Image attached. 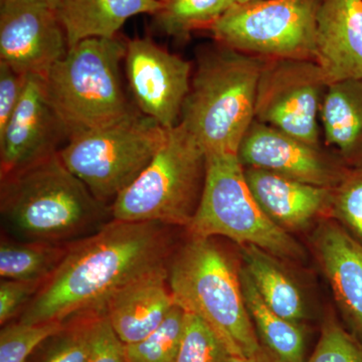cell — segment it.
I'll use <instances>...</instances> for the list:
<instances>
[{
  "instance_id": "1",
  "label": "cell",
  "mask_w": 362,
  "mask_h": 362,
  "mask_svg": "<svg viewBox=\"0 0 362 362\" xmlns=\"http://www.w3.org/2000/svg\"><path fill=\"white\" fill-rule=\"evenodd\" d=\"M173 228L111 220L73 243L18 321L63 323L80 314L104 312L109 300L125 286L168 267L175 251Z\"/></svg>"
},
{
  "instance_id": "2",
  "label": "cell",
  "mask_w": 362,
  "mask_h": 362,
  "mask_svg": "<svg viewBox=\"0 0 362 362\" xmlns=\"http://www.w3.org/2000/svg\"><path fill=\"white\" fill-rule=\"evenodd\" d=\"M0 213L11 239L71 245L112 220L111 206L98 201L58 153L1 177Z\"/></svg>"
},
{
  "instance_id": "3",
  "label": "cell",
  "mask_w": 362,
  "mask_h": 362,
  "mask_svg": "<svg viewBox=\"0 0 362 362\" xmlns=\"http://www.w3.org/2000/svg\"><path fill=\"white\" fill-rule=\"evenodd\" d=\"M263 63L264 59L216 42L199 52L180 123L206 154L238 156L255 121Z\"/></svg>"
},
{
  "instance_id": "4",
  "label": "cell",
  "mask_w": 362,
  "mask_h": 362,
  "mask_svg": "<svg viewBox=\"0 0 362 362\" xmlns=\"http://www.w3.org/2000/svg\"><path fill=\"white\" fill-rule=\"evenodd\" d=\"M168 275L175 304L204 319L230 356H251L261 349L240 273L213 239L188 237L171 255Z\"/></svg>"
},
{
  "instance_id": "5",
  "label": "cell",
  "mask_w": 362,
  "mask_h": 362,
  "mask_svg": "<svg viewBox=\"0 0 362 362\" xmlns=\"http://www.w3.org/2000/svg\"><path fill=\"white\" fill-rule=\"evenodd\" d=\"M126 47L127 42L118 37L82 40L45 78L47 98L68 140L113 125L136 111L121 83Z\"/></svg>"
},
{
  "instance_id": "6",
  "label": "cell",
  "mask_w": 362,
  "mask_h": 362,
  "mask_svg": "<svg viewBox=\"0 0 362 362\" xmlns=\"http://www.w3.org/2000/svg\"><path fill=\"white\" fill-rule=\"evenodd\" d=\"M206 170V151L178 124L139 177L111 204L112 220L187 228L201 202Z\"/></svg>"
},
{
  "instance_id": "7",
  "label": "cell",
  "mask_w": 362,
  "mask_h": 362,
  "mask_svg": "<svg viewBox=\"0 0 362 362\" xmlns=\"http://www.w3.org/2000/svg\"><path fill=\"white\" fill-rule=\"evenodd\" d=\"M188 237L228 238L240 246L252 245L277 258L301 259L297 240L267 216L247 185L237 154H206L201 202L187 226Z\"/></svg>"
},
{
  "instance_id": "8",
  "label": "cell",
  "mask_w": 362,
  "mask_h": 362,
  "mask_svg": "<svg viewBox=\"0 0 362 362\" xmlns=\"http://www.w3.org/2000/svg\"><path fill=\"white\" fill-rule=\"evenodd\" d=\"M168 130L136 110L113 125L70 138L59 154L98 201L111 206L148 166Z\"/></svg>"
},
{
  "instance_id": "9",
  "label": "cell",
  "mask_w": 362,
  "mask_h": 362,
  "mask_svg": "<svg viewBox=\"0 0 362 362\" xmlns=\"http://www.w3.org/2000/svg\"><path fill=\"white\" fill-rule=\"evenodd\" d=\"M320 0L233 4L209 32L218 44L261 59H313Z\"/></svg>"
},
{
  "instance_id": "10",
  "label": "cell",
  "mask_w": 362,
  "mask_h": 362,
  "mask_svg": "<svg viewBox=\"0 0 362 362\" xmlns=\"http://www.w3.org/2000/svg\"><path fill=\"white\" fill-rule=\"evenodd\" d=\"M328 86L313 59H264L255 120L320 147V112Z\"/></svg>"
},
{
  "instance_id": "11",
  "label": "cell",
  "mask_w": 362,
  "mask_h": 362,
  "mask_svg": "<svg viewBox=\"0 0 362 362\" xmlns=\"http://www.w3.org/2000/svg\"><path fill=\"white\" fill-rule=\"evenodd\" d=\"M124 64L138 110L165 129L178 125L192 84V64L149 37L127 42Z\"/></svg>"
},
{
  "instance_id": "12",
  "label": "cell",
  "mask_w": 362,
  "mask_h": 362,
  "mask_svg": "<svg viewBox=\"0 0 362 362\" xmlns=\"http://www.w3.org/2000/svg\"><path fill=\"white\" fill-rule=\"evenodd\" d=\"M68 49L57 11L32 2H2L0 61L21 75L45 78Z\"/></svg>"
},
{
  "instance_id": "13",
  "label": "cell",
  "mask_w": 362,
  "mask_h": 362,
  "mask_svg": "<svg viewBox=\"0 0 362 362\" xmlns=\"http://www.w3.org/2000/svg\"><path fill=\"white\" fill-rule=\"evenodd\" d=\"M64 139L68 136L47 98L45 78L28 76L20 103L0 131V176L58 153Z\"/></svg>"
},
{
  "instance_id": "14",
  "label": "cell",
  "mask_w": 362,
  "mask_h": 362,
  "mask_svg": "<svg viewBox=\"0 0 362 362\" xmlns=\"http://www.w3.org/2000/svg\"><path fill=\"white\" fill-rule=\"evenodd\" d=\"M238 157L244 168L323 187H337L349 169L339 157L328 156L321 147L256 120L240 143Z\"/></svg>"
},
{
  "instance_id": "15",
  "label": "cell",
  "mask_w": 362,
  "mask_h": 362,
  "mask_svg": "<svg viewBox=\"0 0 362 362\" xmlns=\"http://www.w3.org/2000/svg\"><path fill=\"white\" fill-rule=\"evenodd\" d=\"M315 62L329 85L362 80V0H320Z\"/></svg>"
},
{
  "instance_id": "16",
  "label": "cell",
  "mask_w": 362,
  "mask_h": 362,
  "mask_svg": "<svg viewBox=\"0 0 362 362\" xmlns=\"http://www.w3.org/2000/svg\"><path fill=\"white\" fill-rule=\"evenodd\" d=\"M313 244L349 332L362 343V244L332 221L319 226Z\"/></svg>"
},
{
  "instance_id": "17",
  "label": "cell",
  "mask_w": 362,
  "mask_h": 362,
  "mask_svg": "<svg viewBox=\"0 0 362 362\" xmlns=\"http://www.w3.org/2000/svg\"><path fill=\"white\" fill-rule=\"evenodd\" d=\"M252 194L274 223L287 230H303L317 216L329 211L333 188L286 177L264 170L244 168Z\"/></svg>"
},
{
  "instance_id": "18",
  "label": "cell",
  "mask_w": 362,
  "mask_h": 362,
  "mask_svg": "<svg viewBox=\"0 0 362 362\" xmlns=\"http://www.w3.org/2000/svg\"><path fill=\"white\" fill-rule=\"evenodd\" d=\"M168 277L164 267L125 286L109 300L105 314L124 345L148 337L175 307Z\"/></svg>"
},
{
  "instance_id": "19",
  "label": "cell",
  "mask_w": 362,
  "mask_h": 362,
  "mask_svg": "<svg viewBox=\"0 0 362 362\" xmlns=\"http://www.w3.org/2000/svg\"><path fill=\"white\" fill-rule=\"evenodd\" d=\"M162 6L159 0H62L57 14L70 49L82 40L115 37L129 18L154 16Z\"/></svg>"
},
{
  "instance_id": "20",
  "label": "cell",
  "mask_w": 362,
  "mask_h": 362,
  "mask_svg": "<svg viewBox=\"0 0 362 362\" xmlns=\"http://www.w3.org/2000/svg\"><path fill=\"white\" fill-rule=\"evenodd\" d=\"M326 145L349 168H362V80L328 86L320 112Z\"/></svg>"
},
{
  "instance_id": "21",
  "label": "cell",
  "mask_w": 362,
  "mask_h": 362,
  "mask_svg": "<svg viewBox=\"0 0 362 362\" xmlns=\"http://www.w3.org/2000/svg\"><path fill=\"white\" fill-rule=\"evenodd\" d=\"M245 270L249 274L257 291L276 314L301 323L306 318V304L297 283L280 265L277 257L261 247L240 246Z\"/></svg>"
},
{
  "instance_id": "22",
  "label": "cell",
  "mask_w": 362,
  "mask_h": 362,
  "mask_svg": "<svg viewBox=\"0 0 362 362\" xmlns=\"http://www.w3.org/2000/svg\"><path fill=\"white\" fill-rule=\"evenodd\" d=\"M239 273L245 302L261 344L282 362L306 361V335L301 323L283 318L269 308L244 267Z\"/></svg>"
},
{
  "instance_id": "23",
  "label": "cell",
  "mask_w": 362,
  "mask_h": 362,
  "mask_svg": "<svg viewBox=\"0 0 362 362\" xmlns=\"http://www.w3.org/2000/svg\"><path fill=\"white\" fill-rule=\"evenodd\" d=\"M70 245L23 242L6 238L0 244V276L7 280L45 282L68 252Z\"/></svg>"
},
{
  "instance_id": "24",
  "label": "cell",
  "mask_w": 362,
  "mask_h": 362,
  "mask_svg": "<svg viewBox=\"0 0 362 362\" xmlns=\"http://www.w3.org/2000/svg\"><path fill=\"white\" fill-rule=\"evenodd\" d=\"M235 4L233 0H169L154 14L158 30L185 39L197 30H207Z\"/></svg>"
},
{
  "instance_id": "25",
  "label": "cell",
  "mask_w": 362,
  "mask_h": 362,
  "mask_svg": "<svg viewBox=\"0 0 362 362\" xmlns=\"http://www.w3.org/2000/svg\"><path fill=\"white\" fill-rule=\"evenodd\" d=\"M100 313L88 312L68 319L33 352V362H88L90 332Z\"/></svg>"
},
{
  "instance_id": "26",
  "label": "cell",
  "mask_w": 362,
  "mask_h": 362,
  "mask_svg": "<svg viewBox=\"0 0 362 362\" xmlns=\"http://www.w3.org/2000/svg\"><path fill=\"white\" fill-rule=\"evenodd\" d=\"M185 311L175 305L156 331L141 341L125 345L127 362H175L180 350Z\"/></svg>"
},
{
  "instance_id": "27",
  "label": "cell",
  "mask_w": 362,
  "mask_h": 362,
  "mask_svg": "<svg viewBox=\"0 0 362 362\" xmlns=\"http://www.w3.org/2000/svg\"><path fill=\"white\" fill-rule=\"evenodd\" d=\"M230 354L213 328L185 312V327L175 362H228Z\"/></svg>"
},
{
  "instance_id": "28",
  "label": "cell",
  "mask_w": 362,
  "mask_h": 362,
  "mask_svg": "<svg viewBox=\"0 0 362 362\" xmlns=\"http://www.w3.org/2000/svg\"><path fill=\"white\" fill-rule=\"evenodd\" d=\"M63 323H7L0 332V362H26L37 347L63 327Z\"/></svg>"
},
{
  "instance_id": "29",
  "label": "cell",
  "mask_w": 362,
  "mask_h": 362,
  "mask_svg": "<svg viewBox=\"0 0 362 362\" xmlns=\"http://www.w3.org/2000/svg\"><path fill=\"white\" fill-rule=\"evenodd\" d=\"M330 214L362 244V168H349L333 188Z\"/></svg>"
},
{
  "instance_id": "30",
  "label": "cell",
  "mask_w": 362,
  "mask_h": 362,
  "mask_svg": "<svg viewBox=\"0 0 362 362\" xmlns=\"http://www.w3.org/2000/svg\"><path fill=\"white\" fill-rule=\"evenodd\" d=\"M305 362H362V343L330 317L323 324L313 354Z\"/></svg>"
},
{
  "instance_id": "31",
  "label": "cell",
  "mask_w": 362,
  "mask_h": 362,
  "mask_svg": "<svg viewBox=\"0 0 362 362\" xmlns=\"http://www.w3.org/2000/svg\"><path fill=\"white\" fill-rule=\"evenodd\" d=\"M88 362H127L125 345L117 337L105 312L97 316L93 325Z\"/></svg>"
},
{
  "instance_id": "32",
  "label": "cell",
  "mask_w": 362,
  "mask_h": 362,
  "mask_svg": "<svg viewBox=\"0 0 362 362\" xmlns=\"http://www.w3.org/2000/svg\"><path fill=\"white\" fill-rule=\"evenodd\" d=\"M45 282L42 281L7 280L0 283V323L6 325L25 310V307L39 292Z\"/></svg>"
},
{
  "instance_id": "33",
  "label": "cell",
  "mask_w": 362,
  "mask_h": 362,
  "mask_svg": "<svg viewBox=\"0 0 362 362\" xmlns=\"http://www.w3.org/2000/svg\"><path fill=\"white\" fill-rule=\"evenodd\" d=\"M28 76L21 75L0 61V131L6 127L20 103Z\"/></svg>"
},
{
  "instance_id": "34",
  "label": "cell",
  "mask_w": 362,
  "mask_h": 362,
  "mask_svg": "<svg viewBox=\"0 0 362 362\" xmlns=\"http://www.w3.org/2000/svg\"><path fill=\"white\" fill-rule=\"evenodd\" d=\"M228 362H282L262 345L261 349L247 356H230Z\"/></svg>"
},
{
  "instance_id": "35",
  "label": "cell",
  "mask_w": 362,
  "mask_h": 362,
  "mask_svg": "<svg viewBox=\"0 0 362 362\" xmlns=\"http://www.w3.org/2000/svg\"><path fill=\"white\" fill-rule=\"evenodd\" d=\"M9 1L32 2V4H42V6L49 7V8L57 11L62 0H9Z\"/></svg>"
},
{
  "instance_id": "36",
  "label": "cell",
  "mask_w": 362,
  "mask_h": 362,
  "mask_svg": "<svg viewBox=\"0 0 362 362\" xmlns=\"http://www.w3.org/2000/svg\"><path fill=\"white\" fill-rule=\"evenodd\" d=\"M235 4H247V2L259 1V0H233Z\"/></svg>"
},
{
  "instance_id": "37",
  "label": "cell",
  "mask_w": 362,
  "mask_h": 362,
  "mask_svg": "<svg viewBox=\"0 0 362 362\" xmlns=\"http://www.w3.org/2000/svg\"><path fill=\"white\" fill-rule=\"evenodd\" d=\"M159 1L162 2V4H165V2L169 1V0H159Z\"/></svg>"
},
{
  "instance_id": "38",
  "label": "cell",
  "mask_w": 362,
  "mask_h": 362,
  "mask_svg": "<svg viewBox=\"0 0 362 362\" xmlns=\"http://www.w3.org/2000/svg\"><path fill=\"white\" fill-rule=\"evenodd\" d=\"M4 1V0H1V2Z\"/></svg>"
}]
</instances>
